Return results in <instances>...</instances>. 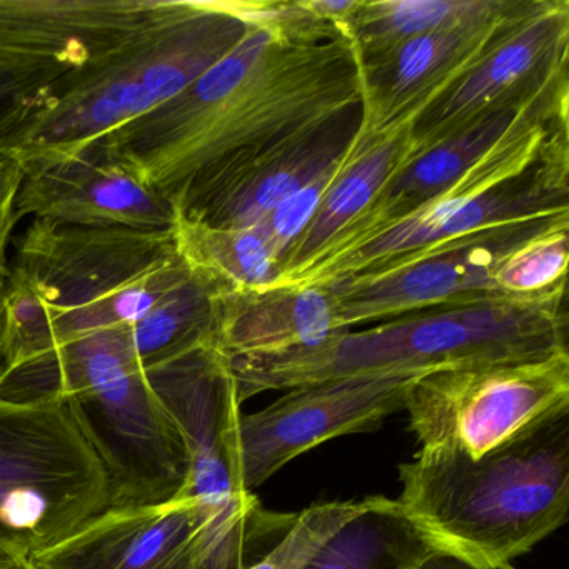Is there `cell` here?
Listing matches in <instances>:
<instances>
[{"instance_id": "cell-1", "label": "cell", "mask_w": 569, "mask_h": 569, "mask_svg": "<svg viewBox=\"0 0 569 569\" xmlns=\"http://www.w3.org/2000/svg\"><path fill=\"white\" fill-rule=\"evenodd\" d=\"M356 104L361 79L348 41L301 44L251 26L184 91L96 142L171 199L191 182L241 171Z\"/></svg>"}, {"instance_id": "cell-2", "label": "cell", "mask_w": 569, "mask_h": 569, "mask_svg": "<svg viewBox=\"0 0 569 569\" xmlns=\"http://www.w3.org/2000/svg\"><path fill=\"white\" fill-rule=\"evenodd\" d=\"M192 276L174 234L32 219L6 274L2 371L136 325Z\"/></svg>"}, {"instance_id": "cell-3", "label": "cell", "mask_w": 569, "mask_h": 569, "mask_svg": "<svg viewBox=\"0 0 569 569\" xmlns=\"http://www.w3.org/2000/svg\"><path fill=\"white\" fill-rule=\"evenodd\" d=\"M399 479L396 502L435 551L512 569L568 521L569 405L478 459L421 448Z\"/></svg>"}, {"instance_id": "cell-4", "label": "cell", "mask_w": 569, "mask_h": 569, "mask_svg": "<svg viewBox=\"0 0 569 569\" xmlns=\"http://www.w3.org/2000/svg\"><path fill=\"white\" fill-rule=\"evenodd\" d=\"M568 351L565 292L439 306L281 355L226 359L239 402L264 391L378 376L532 361Z\"/></svg>"}, {"instance_id": "cell-5", "label": "cell", "mask_w": 569, "mask_h": 569, "mask_svg": "<svg viewBox=\"0 0 569 569\" xmlns=\"http://www.w3.org/2000/svg\"><path fill=\"white\" fill-rule=\"evenodd\" d=\"M569 86L528 109L455 184L272 286H331L496 226L569 212Z\"/></svg>"}, {"instance_id": "cell-6", "label": "cell", "mask_w": 569, "mask_h": 569, "mask_svg": "<svg viewBox=\"0 0 569 569\" xmlns=\"http://www.w3.org/2000/svg\"><path fill=\"white\" fill-rule=\"evenodd\" d=\"M249 28L236 2L179 0L161 21L62 76L12 158L26 164L78 154L184 91L231 54Z\"/></svg>"}, {"instance_id": "cell-7", "label": "cell", "mask_w": 569, "mask_h": 569, "mask_svg": "<svg viewBox=\"0 0 569 569\" xmlns=\"http://www.w3.org/2000/svg\"><path fill=\"white\" fill-rule=\"evenodd\" d=\"M71 398L91 422L116 471L112 506L174 498L188 476L184 441L149 381L131 326L92 332L0 372V398Z\"/></svg>"}, {"instance_id": "cell-8", "label": "cell", "mask_w": 569, "mask_h": 569, "mask_svg": "<svg viewBox=\"0 0 569 569\" xmlns=\"http://www.w3.org/2000/svg\"><path fill=\"white\" fill-rule=\"evenodd\" d=\"M116 471L71 398H0V542L31 558L111 508Z\"/></svg>"}, {"instance_id": "cell-9", "label": "cell", "mask_w": 569, "mask_h": 569, "mask_svg": "<svg viewBox=\"0 0 569 569\" xmlns=\"http://www.w3.org/2000/svg\"><path fill=\"white\" fill-rule=\"evenodd\" d=\"M296 515L219 511L191 496L111 506L31 556L34 569H244L278 545Z\"/></svg>"}, {"instance_id": "cell-10", "label": "cell", "mask_w": 569, "mask_h": 569, "mask_svg": "<svg viewBox=\"0 0 569 569\" xmlns=\"http://www.w3.org/2000/svg\"><path fill=\"white\" fill-rule=\"evenodd\" d=\"M568 405L569 351H561L419 376L405 409L421 448L455 449L478 459Z\"/></svg>"}, {"instance_id": "cell-11", "label": "cell", "mask_w": 569, "mask_h": 569, "mask_svg": "<svg viewBox=\"0 0 569 569\" xmlns=\"http://www.w3.org/2000/svg\"><path fill=\"white\" fill-rule=\"evenodd\" d=\"M566 219L569 212L496 226L325 286L331 291L336 328L351 331L352 326L406 312L505 298L495 282L499 266L519 246Z\"/></svg>"}, {"instance_id": "cell-12", "label": "cell", "mask_w": 569, "mask_h": 569, "mask_svg": "<svg viewBox=\"0 0 569 569\" xmlns=\"http://www.w3.org/2000/svg\"><path fill=\"white\" fill-rule=\"evenodd\" d=\"M568 0H526L491 48L411 126V158L488 112L569 82Z\"/></svg>"}, {"instance_id": "cell-13", "label": "cell", "mask_w": 569, "mask_h": 569, "mask_svg": "<svg viewBox=\"0 0 569 569\" xmlns=\"http://www.w3.org/2000/svg\"><path fill=\"white\" fill-rule=\"evenodd\" d=\"M412 376L345 378L288 389L254 415L239 416L234 461L244 491L268 481L302 452L348 435L375 432L402 411Z\"/></svg>"}, {"instance_id": "cell-14", "label": "cell", "mask_w": 569, "mask_h": 569, "mask_svg": "<svg viewBox=\"0 0 569 569\" xmlns=\"http://www.w3.org/2000/svg\"><path fill=\"white\" fill-rule=\"evenodd\" d=\"M146 372L188 452V476L176 496L198 498L219 511L261 505L241 488L236 471L232 448L241 402L224 356L202 348Z\"/></svg>"}, {"instance_id": "cell-15", "label": "cell", "mask_w": 569, "mask_h": 569, "mask_svg": "<svg viewBox=\"0 0 569 569\" xmlns=\"http://www.w3.org/2000/svg\"><path fill=\"white\" fill-rule=\"evenodd\" d=\"M178 6L179 0H0V72L69 74Z\"/></svg>"}, {"instance_id": "cell-16", "label": "cell", "mask_w": 569, "mask_h": 569, "mask_svg": "<svg viewBox=\"0 0 569 569\" xmlns=\"http://www.w3.org/2000/svg\"><path fill=\"white\" fill-rule=\"evenodd\" d=\"M362 102L308 129L234 174L191 182L172 196L178 218L211 228H252L341 164L361 128Z\"/></svg>"}, {"instance_id": "cell-17", "label": "cell", "mask_w": 569, "mask_h": 569, "mask_svg": "<svg viewBox=\"0 0 569 569\" xmlns=\"http://www.w3.org/2000/svg\"><path fill=\"white\" fill-rule=\"evenodd\" d=\"M22 166L16 198L18 218L78 228H126L168 232L178 221L174 204L142 184L92 142L78 154Z\"/></svg>"}, {"instance_id": "cell-18", "label": "cell", "mask_w": 569, "mask_h": 569, "mask_svg": "<svg viewBox=\"0 0 569 569\" xmlns=\"http://www.w3.org/2000/svg\"><path fill=\"white\" fill-rule=\"evenodd\" d=\"M526 0H506L491 18L412 39L386 58L358 62L361 134H381L415 119L465 74L501 36Z\"/></svg>"}, {"instance_id": "cell-19", "label": "cell", "mask_w": 569, "mask_h": 569, "mask_svg": "<svg viewBox=\"0 0 569 569\" xmlns=\"http://www.w3.org/2000/svg\"><path fill=\"white\" fill-rule=\"evenodd\" d=\"M349 331L336 328L331 291L321 286H268L214 299L212 348L226 359L316 348Z\"/></svg>"}, {"instance_id": "cell-20", "label": "cell", "mask_w": 569, "mask_h": 569, "mask_svg": "<svg viewBox=\"0 0 569 569\" xmlns=\"http://www.w3.org/2000/svg\"><path fill=\"white\" fill-rule=\"evenodd\" d=\"M569 86V82L556 86L535 101L516 108L496 109L469 122L459 131L432 144L426 151L412 156L401 169L392 174L379 192L368 211L331 246L326 252L336 251L366 238L386 224L405 218L419 206L431 201L436 196L455 184L468 169H471L482 156L488 154L522 118L526 111L556 89ZM318 256V258H319ZM315 261V259H312ZM311 261V262H312ZM308 266V264H306Z\"/></svg>"}, {"instance_id": "cell-21", "label": "cell", "mask_w": 569, "mask_h": 569, "mask_svg": "<svg viewBox=\"0 0 569 569\" xmlns=\"http://www.w3.org/2000/svg\"><path fill=\"white\" fill-rule=\"evenodd\" d=\"M411 126L381 134L358 132L276 281L299 271L331 248L411 158Z\"/></svg>"}, {"instance_id": "cell-22", "label": "cell", "mask_w": 569, "mask_h": 569, "mask_svg": "<svg viewBox=\"0 0 569 569\" xmlns=\"http://www.w3.org/2000/svg\"><path fill=\"white\" fill-rule=\"evenodd\" d=\"M506 0H359L346 29L358 62L378 61L412 39L491 18Z\"/></svg>"}, {"instance_id": "cell-23", "label": "cell", "mask_w": 569, "mask_h": 569, "mask_svg": "<svg viewBox=\"0 0 569 569\" xmlns=\"http://www.w3.org/2000/svg\"><path fill=\"white\" fill-rule=\"evenodd\" d=\"M432 551L395 499L372 496L302 569H416Z\"/></svg>"}, {"instance_id": "cell-24", "label": "cell", "mask_w": 569, "mask_h": 569, "mask_svg": "<svg viewBox=\"0 0 569 569\" xmlns=\"http://www.w3.org/2000/svg\"><path fill=\"white\" fill-rule=\"evenodd\" d=\"M176 248L192 271L208 279L222 292L268 288L281 274L258 226L252 228H211L178 218Z\"/></svg>"}, {"instance_id": "cell-25", "label": "cell", "mask_w": 569, "mask_h": 569, "mask_svg": "<svg viewBox=\"0 0 569 569\" xmlns=\"http://www.w3.org/2000/svg\"><path fill=\"white\" fill-rule=\"evenodd\" d=\"M218 288L192 271L191 279L162 299L131 326L142 369L158 368L202 348L214 339V299Z\"/></svg>"}, {"instance_id": "cell-26", "label": "cell", "mask_w": 569, "mask_h": 569, "mask_svg": "<svg viewBox=\"0 0 569 569\" xmlns=\"http://www.w3.org/2000/svg\"><path fill=\"white\" fill-rule=\"evenodd\" d=\"M569 219L529 239L496 271V288L509 298H545L566 292Z\"/></svg>"}, {"instance_id": "cell-27", "label": "cell", "mask_w": 569, "mask_h": 569, "mask_svg": "<svg viewBox=\"0 0 569 569\" xmlns=\"http://www.w3.org/2000/svg\"><path fill=\"white\" fill-rule=\"evenodd\" d=\"M371 498L362 501H332L312 505L296 516L291 529L274 548L244 569H302L306 562L342 525L365 511Z\"/></svg>"}, {"instance_id": "cell-28", "label": "cell", "mask_w": 569, "mask_h": 569, "mask_svg": "<svg viewBox=\"0 0 569 569\" xmlns=\"http://www.w3.org/2000/svg\"><path fill=\"white\" fill-rule=\"evenodd\" d=\"M59 72H0V154L11 156L54 99Z\"/></svg>"}, {"instance_id": "cell-29", "label": "cell", "mask_w": 569, "mask_h": 569, "mask_svg": "<svg viewBox=\"0 0 569 569\" xmlns=\"http://www.w3.org/2000/svg\"><path fill=\"white\" fill-rule=\"evenodd\" d=\"M336 169L319 176L311 184L306 186L305 189L281 202L264 221L259 222L258 228L264 234L272 254L278 259L281 272L284 269L286 261H288L289 252L292 251L299 236L302 234L306 226L311 221L312 214H315L326 188L331 182Z\"/></svg>"}, {"instance_id": "cell-30", "label": "cell", "mask_w": 569, "mask_h": 569, "mask_svg": "<svg viewBox=\"0 0 569 569\" xmlns=\"http://www.w3.org/2000/svg\"><path fill=\"white\" fill-rule=\"evenodd\" d=\"M22 166L12 156L0 154V276L8 274V251L16 226L21 219L16 212V198L21 186Z\"/></svg>"}, {"instance_id": "cell-31", "label": "cell", "mask_w": 569, "mask_h": 569, "mask_svg": "<svg viewBox=\"0 0 569 569\" xmlns=\"http://www.w3.org/2000/svg\"><path fill=\"white\" fill-rule=\"evenodd\" d=\"M416 569H475L448 552L432 551L416 566Z\"/></svg>"}, {"instance_id": "cell-32", "label": "cell", "mask_w": 569, "mask_h": 569, "mask_svg": "<svg viewBox=\"0 0 569 569\" xmlns=\"http://www.w3.org/2000/svg\"><path fill=\"white\" fill-rule=\"evenodd\" d=\"M29 556L19 551L14 546L0 542V569H24L29 562Z\"/></svg>"}, {"instance_id": "cell-33", "label": "cell", "mask_w": 569, "mask_h": 569, "mask_svg": "<svg viewBox=\"0 0 569 569\" xmlns=\"http://www.w3.org/2000/svg\"><path fill=\"white\" fill-rule=\"evenodd\" d=\"M4 306H6V274L0 276V369L4 362L2 356V331H4Z\"/></svg>"}, {"instance_id": "cell-34", "label": "cell", "mask_w": 569, "mask_h": 569, "mask_svg": "<svg viewBox=\"0 0 569 569\" xmlns=\"http://www.w3.org/2000/svg\"><path fill=\"white\" fill-rule=\"evenodd\" d=\"M24 569H34V566L31 565V559H29V562L24 566Z\"/></svg>"}]
</instances>
